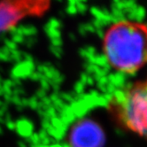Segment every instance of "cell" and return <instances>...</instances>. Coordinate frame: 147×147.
Segmentation results:
<instances>
[{
	"label": "cell",
	"mask_w": 147,
	"mask_h": 147,
	"mask_svg": "<svg viewBox=\"0 0 147 147\" xmlns=\"http://www.w3.org/2000/svg\"><path fill=\"white\" fill-rule=\"evenodd\" d=\"M104 52L116 70L132 74L145 62L146 30L143 24L124 20L113 24L104 37Z\"/></svg>",
	"instance_id": "obj_1"
},
{
	"label": "cell",
	"mask_w": 147,
	"mask_h": 147,
	"mask_svg": "<svg viewBox=\"0 0 147 147\" xmlns=\"http://www.w3.org/2000/svg\"><path fill=\"white\" fill-rule=\"evenodd\" d=\"M111 110L120 124L140 136L146 131V83L138 82L111 101Z\"/></svg>",
	"instance_id": "obj_2"
},
{
	"label": "cell",
	"mask_w": 147,
	"mask_h": 147,
	"mask_svg": "<svg viewBox=\"0 0 147 147\" xmlns=\"http://www.w3.org/2000/svg\"><path fill=\"white\" fill-rule=\"evenodd\" d=\"M47 3L48 0H1L0 33L24 17L43 11Z\"/></svg>",
	"instance_id": "obj_3"
},
{
	"label": "cell",
	"mask_w": 147,
	"mask_h": 147,
	"mask_svg": "<svg viewBox=\"0 0 147 147\" xmlns=\"http://www.w3.org/2000/svg\"><path fill=\"white\" fill-rule=\"evenodd\" d=\"M104 139L102 129L91 121H82L77 123L69 136L72 147H102Z\"/></svg>",
	"instance_id": "obj_4"
}]
</instances>
